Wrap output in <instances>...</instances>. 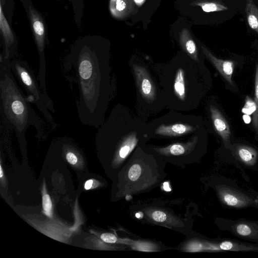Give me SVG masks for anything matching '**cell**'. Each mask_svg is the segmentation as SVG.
I'll list each match as a JSON object with an SVG mask.
<instances>
[{
    "instance_id": "obj_1",
    "label": "cell",
    "mask_w": 258,
    "mask_h": 258,
    "mask_svg": "<svg viewBox=\"0 0 258 258\" xmlns=\"http://www.w3.org/2000/svg\"><path fill=\"white\" fill-rule=\"evenodd\" d=\"M100 40L86 36L72 46L63 63L66 76L78 90L77 112L81 123L98 128L106 101V65Z\"/></svg>"
},
{
    "instance_id": "obj_2",
    "label": "cell",
    "mask_w": 258,
    "mask_h": 258,
    "mask_svg": "<svg viewBox=\"0 0 258 258\" xmlns=\"http://www.w3.org/2000/svg\"><path fill=\"white\" fill-rule=\"evenodd\" d=\"M10 61L0 57L1 123L14 131L19 140L25 139V134L34 126L37 136L48 133L44 121L30 105L27 96L17 83L10 66Z\"/></svg>"
},
{
    "instance_id": "obj_3",
    "label": "cell",
    "mask_w": 258,
    "mask_h": 258,
    "mask_svg": "<svg viewBox=\"0 0 258 258\" xmlns=\"http://www.w3.org/2000/svg\"><path fill=\"white\" fill-rule=\"evenodd\" d=\"M13 73L23 87L30 103H34L47 121L53 128L56 127L53 117L49 111L55 112L53 103L41 90L33 72L26 61L19 59L10 61Z\"/></svg>"
},
{
    "instance_id": "obj_4",
    "label": "cell",
    "mask_w": 258,
    "mask_h": 258,
    "mask_svg": "<svg viewBox=\"0 0 258 258\" xmlns=\"http://www.w3.org/2000/svg\"><path fill=\"white\" fill-rule=\"evenodd\" d=\"M28 10L29 17L39 56V85L42 91L47 94L45 81L46 61L44 53L46 37L45 25L41 14L33 6H30Z\"/></svg>"
},
{
    "instance_id": "obj_5",
    "label": "cell",
    "mask_w": 258,
    "mask_h": 258,
    "mask_svg": "<svg viewBox=\"0 0 258 258\" xmlns=\"http://www.w3.org/2000/svg\"><path fill=\"white\" fill-rule=\"evenodd\" d=\"M218 193L221 202L225 205L231 207L245 208L254 205L257 202L247 195L226 185L220 186L218 189Z\"/></svg>"
},
{
    "instance_id": "obj_6",
    "label": "cell",
    "mask_w": 258,
    "mask_h": 258,
    "mask_svg": "<svg viewBox=\"0 0 258 258\" xmlns=\"http://www.w3.org/2000/svg\"><path fill=\"white\" fill-rule=\"evenodd\" d=\"M133 69L142 96L147 100H154L156 98L155 87L148 71L144 67L137 64H134Z\"/></svg>"
},
{
    "instance_id": "obj_7",
    "label": "cell",
    "mask_w": 258,
    "mask_h": 258,
    "mask_svg": "<svg viewBox=\"0 0 258 258\" xmlns=\"http://www.w3.org/2000/svg\"><path fill=\"white\" fill-rule=\"evenodd\" d=\"M0 28L4 42V52L1 55L5 59L11 60L15 55L17 43L13 31L3 13L2 4L1 3Z\"/></svg>"
},
{
    "instance_id": "obj_8",
    "label": "cell",
    "mask_w": 258,
    "mask_h": 258,
    "mask_svg": "<svg viewBox=\"0 0 258 258\" xmlns=\"http://www.w3.org/2000/svg\"><path fill=\"white\" fill-rule=\"evenodd\" d=\"M210 112L214 127L221 138L225 147L229 148L231 132L230 126L221 111L215 106L211 105Z\"/></svg>"
},
{
    "instance_id": "obj_9",
    "label": "cell",
    "mask_w": 258,
    "mask_h": 258,
    "mask_svg": "<svg viewBox=\"0 0 258 258\" xmlns=\"http://www.w3.org/2000/svg\"><path fill=\"white\" fill-rule=\"evenodd\" d=\"M201 49L207 59L216 69L223 78L232 87L234 84L232 81L235 62L231 60L220 59L215 56L209 49L201 46Z\"/></svg>"
},
{
    "instance_id": "obj_10",
    "label": "cell",
    "mask_w": 258,
    "mask_h": 258,
    "mask_svg": "<svg viewBox=\"0 0 258 258\" xmlns=\"http://www.w3.org/2000/svg\"><path fill=\"white\" fill-rule=\"evenodd\" d=\"M195 130L196 128L192 125L182 123L161 124L156 128L155 133L161 136L175 137L190 133Z\"/></svg>"
},
{
    "instance_id": "obj_11",
    "label": "cell",
    "mask_w": 258,
    "mask_h": 258,
    "mask_svg": "<svg viewBox=\"0 0 258 258\" xmlns=\"http://www.w3.org/2000/svg\"><path fill=\"white\" fill-rule=\"evenodd\" d=\"M179 38L183 50L192 59L199 62L198 49L189 30L183 28L179 33Z\"/></svg>"
},
{
    "instance_id": "obj_12",
    "label": "cell",
    "mask_w": 258,
    "mask_h": 258,
    "mask_svg": "<svg viewBox=\"0 0 258 258\" xmlns=\"http://www.w3.org/2000/svg\"><path fill=\"white\" fill-rule=\"evenodd\" d=\"M238 159L247 166H253L257 162L258 152L253 148L244 145H237L234 150Z\"/></svg>"
},
{
    "instance_id": "obj_13",
    "label": "cell",
    "mask_w": 258,
    "mask_h": 258,
    "mask_svg": "<svg viewBox=\"0 0 258 258\" xmlns=\"http://www.w3.org/2000/svg\"><path fill=\"white\" fill-rule=\"evenodd\" d=\"M138 142L137 133H131L123 139L118 150L119 158L123 159L132 152Z\"/></svg>"
},
{
    "instance_id": "obj_14",
    "label": "cell",
    "mask_w": 258,
    "mask_h": 258,
    "mask_svg": "<svg viewBox=\"0 0 258 258\" xmlns=\"http://www.w3.org/2000/svg\"><path fill=\"white\" fill-rule=\"evenodd\" d=\"M245 10L249 27L258 35V7L253 0H246Z\"/></svg>"
},
{
    "instance_id": "obj_15",
    "label": "cell",
    "mask_w": 258,
    "mask_h": 258,
    "mask_svg": "<svg viewBox=\"0 0 258 258\" xmlns=\"http://www.w3.org/2000/svg\"><path fill=\"white\" fill-rule=\"evenodd\" d=\"M174 91L179 99L182 101L184 100L185 97L184 72L181 68L178 69L176 73Z\"/></svg>"
},
{
    "instance_id": "obj_16",
    "label": "cell",
    "mask_w": 258,
    "mask_h": 258,
    "mask_svg": "<svg viewBox=\"0 0 258 258\" xmlns=\"http://www.w3.org/2000/svg\"><path fill=\"white\" fill-rule=\"evenodd\" d=\"M255 107L252 117V126L256 136H258V63H256L254 76Z\"/></svg>"
},
{
    "instance_id": "obj_17",
    "label": "cell",
    "mask_w": 258,
    "mask_h": 258,
    "mask_svg": "<svg viewBox=\"0 0 258 258\" xmlns=\"http://www.w3.org/2000/svg\"><path fill=\"white\" fill-rule=\"evenodd\" d=\"M197 139V137H195L192 139V141H190L186 144L182 143H175L167 147L159 149V150L163 153H169L173 155H181L185 152L187 148H189L192 143L196 142Z\"/></svg>"
},
{
    "instance_id": "obj_18",
    "label": "cell",
    "mask_w": 258,
    "mask_h": 258,
    "mask_svg": "<svg viewBox=\"0 0 258 258\" xmlns=\"http://www.w3.org/2000/svg\"><path fill=\"white\" fill-rule=\"evenodd\" d=\"M194 4L196 6H200L205 12H218L228 9L224 5L213 0L197 2Z\"/></svg>"
},
{
    "instance_id": "obj_19",
    "label": "cell",
    "mask_w": 258,
    "mask_h": 258,
    "mask_svg": "<svg viewBox=\"0 0 258 258\" xmlns=\"http://www.w3.org/2000/svg\"><path fill=\"white\" fill-rule=\"evenodd\" d=\"M127 7V1L125 0H110V11L114 17H120L126 10Z\"/></svg>"
},
{
    "instance_id": "obj_20",
    "label": "cell",
    "mask_w": 258,
    "mask_h": 258,
    "mask_svg": "<svg viewBox=\"0 0 258 258\" xmlns=\"http://www.w3.org/2000/svg\"><path fill=\"white\" fill-rule=\"evenodd\" d=\"M234 230L237 234L244 237H250L255 233L254 227L245 222L237 223L234 225Z\"/></svg>"
},
{
    "instance_id": "obj_21",
    "label": "cell",
    "mask_w": 258,
    "mask_h": 258,
    "mask_svg": "<svg viewBox=\"0 0 258 258\" xmlns=\"http://www.w3.org/2000/svg\"><path fill=\"white\" fill-rule=\"evenodd\" d=\"M42 207L45 215L51 217L52 204L50 197L48 194H44L42 197Z\"/></svg>"
},
{
    "instance_id": "obj_22",
    "label": "cell",
    "mask_w": 258,
    "mask_h": 258,
    "mask_svg": "<svg viewBox=\"0 0 258 258\" xmlns=\"http://www.w3.org/2000/svg\"><path fill=\"white\" fill-rule=\"evenodd\" d=\"M141 168L138 164H134L130 168L128 177L131 181L137 180L141 175Z\"/></svg>"
},
{
    "instance_id": "obj_23",
    "label": "cell",
    "mask_w": 258,
    "mask_h": 258,
    "mask_svg": "<svg viewBox=\"0 0 258 258\" xmlns=\"http://www.w3.org/2000/svg\"><path fill=\"white\" fill-rule=\"evenodd\" d=\"M135 248L141 251H153L155 250V246L151 243L146 242H137L134 245Z\"/></svg>"
},
{
    "instance_id": "obj_24",
    "label": "cell",
    "mask_w": 258,
    "mask_h": 258,
    "mask_svg": "<svg viewBox=\"0 0 258 258\" xmlns=\"http://www.w3.org/2000/svg\"><path fill=\"white\" fill-rule=\"evenodd\" d=\"M101 239L105 242L108 243H114L116 242L117 238L113 234L110 233H104L101 235Z\"/></svg>"
},
{
    "instance_id": "obj_25",
    "label": "cell",
    "mask_w": 258,
    "mask_h": 258,
    "mask_svg": "<svg viewBox=\"0 0 258 258\" xmlns=\"http://www.w3.org/2000/svg\"><path fill=\"white\" fill-rule=\"evenodd\" d=\"M152 217L153 219L158 222H162L166 219L167 216L166 214L159 210L154 211L152 214Z\"/></svg>"
},
{
    "instance_id": "obj_26",
    "label": "cell",
    "mask_w": 258,
    "mask_h": 258,
    "mask_svg": "<svg viewBox=\"0 0 258 258\" xmlns=\"http://www.w3.org/2000/svg\"><path fill=\"white\" fill-rule=\"evenodd\" d=\"M67 161L72 165H75L78 161V157L75 153L72 151H68L66 155Z\"/></svg>"
},
{
    "instance_id": "obj_27",
    "label": "cell",
    "mask_w": 258,
    "mask_h": 258,
    "mask_svg": "<svg viewBox=\"0 0 258 258\" xmlns=\"http://www.w3.org/2000/svg\"><path fill=\"white\" fill-rule=\"evenodd\" d=\"M93 183V180L92 179L87 180L85 183L84 188L86 190L90 189L92 187Z\"/></svg>"
},
{
    "instance_id": "obj_28",
    "label": "cell",
    "mask_w": 258,
    "mask_h": 258,
    "mask_svg": "<svg viewBox=\"0 0 258 258\" xmlns=\"http://www.w3.org/2000/svg\"><path fill=\"white\" fill-rule=\"evenodd\" d=\"M3 176V169L2 168L1 165H0V177L2 178Z\"/></svg>"
},
{
    "instance_id": "obj_29",
    "label": "cell",
    "mask_w": 258,
    "mask_h": 258,
    "mask_svg": "<svg viewBox=\"0 0 258 258\" xmlns=\"http://www.w3.org/2000/svg\"><path fill=\"white\" fill-rule=\"evenodd\" d=\"M68 1H70L71 2H72V3H73V4H74V5L75 4H76V3H77V2L78 1H82V0H68Z\"/></svg>"
},
{
    "instance_id": "obj_30",
    "label": "cell",
    "mask_w": 258,
    "mask_h": 258,
    "mask_svg": "<svg viewBox=\"0 0 258 258\" xmlns=\"http://www.w3.org/2000/svg\"><path fill=\"white\" fill-rule=\"evenodd\" d=\"M135 2L138 4H141L143 2L144 0H135Z\"/></svg>"
},
{
    "instance_id": "obj_31",
    "label": "cell",
    "mask_w": 258,
    "mask_h": 258,
    "mask_svg": "<svg viewBox=\"0 0 258 258\" xmlns=\"http://www.w3.org/2000/svg\"><path fill=\"white\" fill-rule=\"evenodd\" d=\"M0 3H1L2 5H4V4H5V0H0Z\"/></svg>"
}]
</instances>
